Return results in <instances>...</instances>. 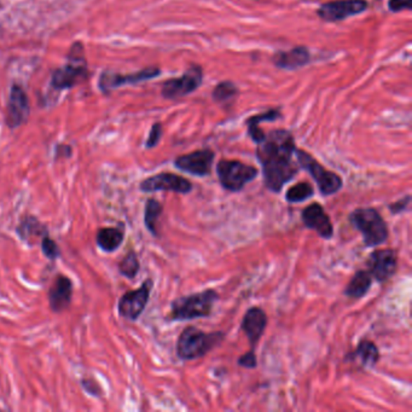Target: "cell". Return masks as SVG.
<instances>
[{
    "label": "cell",
    "mask_w": 412,
    "mask_h": 412,
    "mask_svg": "<svg viewBox=\"0 0 412 412\" xmlns=\"http://www.w3.org/2000/svg\"><path fill=\"white\" fill-rule=\"evenodd\" d=\"M308 61V53L306 48H293L289 53H282L276 57V63L283 68L294 69L301 67Z\"/></svg>",
    "instance_id": "cb8c5ba5"
},
{
    "label": "cell",
    "mask_w": 412,
    "mask_h": 412,
    "mask_svg": "<svg viewBox=\"0 0 412 412\" xmlns=\"http://www.w3.org/2000/svg\"><path fill=\"white\" fill-rule=\"evenodd\" d=\"M81 386H83V390L88 393L90 395H92L95 398H101L103 395V390L101 386L98 385V382L95 381L92 378H83L81 380Z\"/></svg>",
    "instance_id": "f546056e"
},
{
    "label": "cell",
    "mask_w": 412,
    "mask_h": 412,
    "mask_svg": "<svg viewBox=\"0 0 412 412\" xmlns=\"http://www.w3.org/2000/svg\"><path fill=\"white\" fill-rule=\"evenodd\" d=\"M301 220L307 228L315 230L322 238L330 240L334 236V226L324 207L318 202L307 206L301 213Z\"/></svg>",
    "instance_id": "8fae6325"
},
{
    "label": "cell",
    "mask_w": 412,
    "mask_h": 412,
    "mask_svg": "<svg viewBox=\"0 0 412 412\" xmlns=\"http://www.w3.org/2000/svg\"><path fill=\"white\" fill-rule=\"evenodd\" d=\"M161 136H163V128H161V125H153V128H151V132H150L149 138H148V141H146V148H153V146H156L158 144V142L161 139Z\"/></svg>",
    "instance_id": "1f68e13d"
},
{
    "label": "cell",
    "mask_w": 412,
    "mask_h": 412,
    "mask_svg": "<svg viewBox=\"0 0 412 412\" xmlns=\"http://www.w3.org/2000/svg\"><path fill=\"white\" fill-rule=\"evenodd\" d=\"M202 74L200 68H193L179 79L170 80L163 85V96L167 98H178L193 92L201 83Z\"/></svg>",
    "instance_id": "9a60e30c"
},
{
    "label": "cell",
    "mask_w": 412,
    "mask_h": 412,
    "mask_svg": "<svg viewBox=\"0 0 412 412\" xmlns=\"http://www.w3.org/2000/svg\"><path fill=\"white\" fill-rule=\"evenodd\" d=\"M29 115V106L26 93L22 88L13 86L10 93L8 106V125L9 128H16L26 121Z\"/></svg>",
    "instance_id": "2e32d148"
},
{
    "label": "cell",
    "mask_w": 412,
    "mask_h": 412,
    "mask_svg": "<svg viewBox=\"0 0 412 412\" xmlns=\"http://www.w3.org/2000/svg\"><path fill=\"white\" fill-rule=\"evenodd\" d=\"M219 295L213 289L203 290L200 293L180 296L171 303V313L167 320L172 322H185L196 318H206L212 315L214 303Z\"/></svg>",
    "instance_id": "7a4b0ae2"
},
{
    "label": "cell",
    "mask_w": 412,
    "mask_h": 412,
    "mask_svg": "<svg viewBox=\"0 0 412 412\" xmlns=\"http://www.w3.org/2000/svg\"><path fill=\"white\" fill-rule=\"evenodd\" d=\"M158 74V69H145V71L138 73V74L128 75V76H120V75H104L102 78L101 86L103 88H113L125 83H136L141 80L150 79Z\"/></svg>",
    "instance_id": "7402d4cb"
},
{
    "label": "cell",
    "mask_w": 412,
    "mask_h": 412,
    "mask_svg": "<svg viewBox=\"0 0 412 412\" xmlns=\"http://www.w3.org/2000/svg\"><path fill=\"white\" fill-rule=\"evenodd\" d=\"M369 273L377 282H386L393 277L398 268V258L393 249H376L369 255Z\"/></svg>",
    "instance_id": "9c48e42d"
},
{
    "label": "cell",
    "mask_w": 412,
    "mask_h": 412,
    "mask_svg": "<svg viewBox=\"0 0 412 412\" xmlns=\"http://www.w3.org/2000/svg\"><path fill=\"white\" fill-rule=\"evenodd\" d=\"M214 161V153L212 150H198L176 158L174 166L180 171L195 177H207L211 173Z\"/></svg>",
    "instance_id": "30bf717a"
},
{
    "label": "cell",
    "mask_w": 412,
    "mask_h": 412,
    "mask_svg": "<svg viewBox=\"0 0 412 412\" xmlns=\"http://www.w3.org/2000/svg\"><path fill=\"white\" fill-rule=\"evenodd\" d=\"M352 226L363 236L364 245L369 248L383 245L388 238V226L375 208H358L350 217Z\"/></svg>",
    "instance_id": "277c9868"
},
{
    "label": "cell",
    "mask_w": 412,
    "mask_h": 412,
    "mask_svg": "<svg viewBox=\"0 0 412 412\" xmlns=\"http://www.w3.org/2000/svg\"><path fill=\"white\" fill-rule=\"evenodd\" d=\"M153 287V280L148 278L138 289L126 291L118 300V312L120 317L132 322L138 320L149 303Z\"/></svg>",
    "instance_id": "52a82bcc"
},
{
    "label": "cell",
    "mask_w": 412,
    "mask_h": 412,
    "mask_svg": "<svg viewBox=\"0 0 412 412\" xmlns=\"http://www.w3.org/2000/svg\"><path fill=\"white\" fill-rule=\"evenodd\" d=\"M360 359L362 365L365 368H373L380 360V352L376 345L369 340H363L359 342L353 353H350L346 359Z\"/></svg>",
    "instance_id": "44dd1931"
},
{
    "label": "cell",
    "mask_w": 412,
    "mask_h": 412,
    "mask_svg": "<svg viewBox=\"0 0 412 412\" xmlns=\"http://www.w3.org/2000/svg\"><path fill=\"white\" fill-rule=\"evenodd\" d=\"M125 241V228L121 226H109L102 228L97 231L96 243L99 249L106 253H114L121 247Z\"/></svg>",
    "instance_id": "ac0fdd59"
},
{
    "label": "cell",
    "mask_w": 412,
    "mask_h": 412,
    "mask_svg": "<svg viewBox=\"0 0 412 412\" xmlns=\"http://www.w3.org/2000/svg\"><path fill=\"white\" fill-rule=\"evenodd\" d=\"M163 212V206L156 198H148L145 203L144 225L153 236L158 237V221Z\"/></svg>",
    "instance_id": "603a6c76"
},
{
    "label": "cell",
    "mask_w": 412,
    "mask_h": 412,
    "mask_svg": "<svg viewBox=\"0 0 412 412\" xmlns=\"http://www.w3.org/2000/svg\"><path fill=\"white\" fill-rule=\"evenodd\" d=\"M139 188L143 193L171 191L177 193H188L193 190V184L184 177L174 173H158L142 181Z\"/></svg>",
    "instance_id": "ba28073f"
},
{
    "label": "cell",
    "mask_w": 412,
    "mask_h": 412,
    "mask_svg": "<svg viewBox=\"0 0 412 412\" xmlns=\"http://www.w3.org/2000/svg\"><path fill=\"white\" fill-rule=\"evenodd\" d=\"M295 156L298 158V163L303 170H306L312 178L316 180L317 186L323 196H331L334 193H338L343 186L341 177L330 172L322 166L317 160L312 158L310 153L303 150H295Z\"/></svg>",
    "instance_id": "8992f818"
},
{
    "label": "cell",
    "mask_w": 412,
    "mask_h": 412,
    "mask_svg": "<svg viewBox=\"0 0 412 412\" xmlns=\"http://www.w3.org/2000/svg\"><path fill=\"white\" fill-rule=\"evenodd\" d=\"M48 306L55 313L69 308L73 298V282L69 277L57 275L48 293Z\"/></svg>",
    "instance_id": "7c38bea8"
},
{
    "label": "cell",
    "mask_w": 412,
    "mask_h": 412,
    "mask_svg": "<svg viewBox=\"0 0 412 412\" xmlns=\"http://www.w3.org/2000/svg\"><path fill=\"white\" fill-rule=\"evenodd\" d=\"M86 76L85 67L80 64H68L58 69L53 75V85L58 88H71L78 80Z\"/></svg>",
    "instance_id": "d6986e66"
},
{
    "label": "cell",
    "mask_w": 412,
    "mask_h": 412,
    "mask_svg": "<svg viewBox=\"0 0 412 412\" xmlns=\"http://www.w3.org/2000/svg\"><path fill=\"white\" fill-rule=\"evenodd\" d=\"M366 8L368 3L365 0H338L323 5L318 13L325 21H340L363 13Z\"/></svg>",
    "instance_id": "4fadbf2b"
},
{
    "label": "cell",
    "mask_w": 412,
    "mask_h": 412,
    "mask_svg": "<svg viewBox=\"0 0 412 412\" xmlns=\"http://www.w3.org/2000/svg\"><path fill=\"white\" fill-rule=\"evenodd\" d=\"M280 114L275 111V110H271V111H268L266 114L263 115H258V116H254V118H250L249 121H248V126H249V135L252 137V139L255 142V143H261V142L265 139V133H263L259 128V123L260 121H271V120H275V118H278Z\"/></svg>",
    "instance_id": "4316f807"
},
{
    "label": "cell",
    "mask_w": 412,
    "mask_h": 412,
    "mask_svg": "<svg viewBox=\"0 0 412 412\" xmlns=\"http://www.w3.org/2000/svg\"><path fill=\"white\" fill-rule=\"evenodd\" d=\"M236 88L231 83H223L217 86L214 91L215 99L218 101H225L236 95Z\"/></svg>",
    "instance_id": "f1b7e54d"
},
{
    "label": "cell",
    "mask_w": 412,
    "mask_h": 412,
    "mask_svg": "<svg viewBox=\"0 0 412 412\" xmlns=\"http://www.w3.org/2000/svg\"><path fill=\"white\" fill-rule=\"evenodd\" d=\"M221 331L205 333L196 327H188L180 334L177 341V355L184 362L198 359L224 341Z\"/></svg>",
    "instance_id": "3957f363"
},
{
    "label": "cell",
    "mask_w": 412,
    "mask_h": 412,
    "mask_svg": "<svg viewBox=\"0 0 412 412\" xmlns=\"http://www.w3.org/2000/svg\"><path fill=\"white\" fill-rule=\"evenodd\" d=\"M16 233L20 240L26 242L29 246H34L43 240V237L50 235L46 225L43 224L34 215L23 217L16 228Z\"/></svg>",
    "instance_id": "e0dca14e"
},
{
    "label": "cell",
    "mask_w": 412,
    "mask_h": 412,
    "mask_svg": "<svg viewBox=\"0 0 412 412\" xmlns=\"http://www.w3.org/2000/svg\"><path fill=\"white\" fill-rule=\"evenodd\" d=\"M40 245H41V252H43V254H44L48 260H53H53H57L58 258L61 256V249H60V247H58L56 241H53V238L50 237V235L43 237V240L40 241Z\"/></svg>",
    "instance_id": "83f0119b"
},
{
    "label": "cell",
    "mask_w": 412,
    "mask_h": 412,
    "mask_svg": "<svg viewBox=\"0 0 412 412\" xmlns=\"http://www.w3.org/2000/svg\"><path fill=\"white\" fill-rule=\"evenodd\" d=\"M118 268L120 275H123V277L130 278V280H133L141 270V263H139L136 252L133 249L130 250L128 254L123 256V259L118 263Z\"/></svg>",
    "instance_id": "d4e9b609"
},
{
    "label": "cell",
    "mask_w": 412,
    "mask_h": 412,
    "mask_svg": "<svg viewBox=\"0 0 412 412\" xmlns=\"http://www.w3.org/2000/svg\"><path fill=\"white\" fill-rule=\"evenodd\" d=\"M373 285V277L369 273V271L360 270L355 272V276L352 277L351 281L347 284L346 289L343 294L347 298H360L368 294L369 290Z\"/></svg>",
    "instance_id": "ffe728a7"
},
{
    "label": "cell",
    "mask_w": 412,
    "mask_h": 412,
    "mask_svg": "<svg viewBox=\"0 0 412 412\" xmlns=\"http://www.w3.org/2000/svg\"><path fill=\"white\" fill-rule=\"evenodd\" d=\"M71 156V148L68 145H60L56 149V160L60 158H68Z\"/></svg>",
    "instance_id": "e575fe53"
},
{
    "label": "cell",
    "mask_w": 412,
    "mask_h": 412,
    "mask_svg": "<svg viewBox=\"0 0 412 412\" xmlns=\"http://www.w3.org/2000/svg\"><path fill=\"white\" fill-rule=\"evenodd\" d=\"M217 174L225 190L238 193L258 177V170L236 160H221L217 166Z\"/></svg>",
    "instance_id": "5b68a950"
},
{
    "label": "cell",
    "mask_w": 412,
    "mask_h": 412,
    "mask_svg": "<svg viewBox=\"0 0 412 412\" xmlns=\"http://www.w3.org/2000/svg\"><path fill=\"white\" fill-rule=\"evenodd\" d=\"M237 363L242 368L246 369H255L258 366V359H256V355H255L254 350H252L250 352H247L246 355H242L237 360Z\"/></svg>",
    "instance_id": "4dcf8cb0"
},
{
    "label": "cell",
    "mask_w": 412,
    "mask_h": 412,
    "mask_svg": "<svg viewBox=\"0 0 412 412\" xmlns=\"http://www.w3.org/2000/svg\"><path fill=\"white\" fill-rule=\"evenodd\" d=\"M313 195H315L313 186L307 181H301L288 188V191L285 193V200L289 203H298V202L306 201Z\"/></svg>",
    "instance_id": "484cf974"
},
{
    "label": "cell",
    "mask_w": 412,
    "mask_h": 412,
    "mask_svg": "<svg viewBox=\"0 0 412 412\" xmlns=\"http://www.w3.org/2000/svg\"><path fill=\"white\" fill-rule=\"evenodd\" d=\"M412 0H390V9L392 11H399V10L411 9Z\"/></svg>",
    "instance_id": "836d02e7"
},
{
    "label": "cell",
    "mask_w": 412,
    "mask_h": 412,
    "mask_svg": "<svg viewBox=\"0 0 412 412\" xmlns=\"http://www.w3.org/2000/svg\"><path fill=\"white\" fill-rule=\"evenodd\" d=\"M266 325H268V316L263 308L252 307L246 312L242 320L241 328L249 340L252 350H254L258 345V342L263 335V331L266 329Z\"/></svg>",
    "instance_id": "5bb4252c"
},
{
    "label": "cell",
    "mask_w": 412,
    "mask_h": 412,
    "mask_svg": "<svg viewBox=\"0 0 412 412\" xmlns=\"http://www.w3.org/2000/svg\"><path fill=\"white\" fill-rule=\"evenodd\" d=\"M410 201H411V198H410V195H408V196H405V198H401L399 201L392 203V205L388 206L390 213L392 214H399L401 212L406 211L408 205H410Z\"/></svg>",
    "instance_id": "d6a6232c"
},
{
    "label": "cell",
    "mask_w": 412,
    "mask_h": 412,
    "mask_svg": "<svg viewBox=\"0 0 412 412\" xmlns=\"http://www.w3.org/2000/svg\"><path fill=\"white\" fill-rule=\"evenodd\" d=\"M259 144L256 156L263 166V184L272 193H280L298 174V167L293 160L294 139L289 132L273 131Z\"/></svg>",
    "instance_id": "6da1fadb"
}]
</instances>
